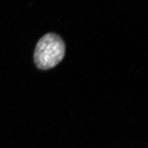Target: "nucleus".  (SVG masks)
<instances>
[{"instance_id": "f257e3e1", "label": "nucleus", "mask_w": 148, "mask_h": 148, "mask_svg": "<svg viewBox=\"0 0 148 148\" xmlns=\"http://www.w3.org/2000/svg\"><path fill=\"white\" fill-rule=\"evenodd\" d=\"M65 51V44L58 35L47 34L36 45L34 56L35 63L40 70L52 69L62 60Z\"/></svg>"}]
</instances>
